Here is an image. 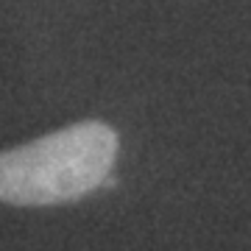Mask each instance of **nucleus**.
<instances>
[{
    "mask_svg": "<svg viewBox=\"0 0 251 251\" xmlns=\"http://www.w3.org/2000/svg\"><path fill=\"white\" fill-rule=\"evenodd\" d=\"M117 134L100 120L59 128L34 143L0 153V201L14 206H50L90 196L112 184Z\"/></svg>",
    "mask_w": 251,
    "mask_h": 251,
    "instance_id": "1",
    "label": "nucleus"
}]
</instances>
